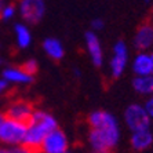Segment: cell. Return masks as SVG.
<instances>
[{
  "label": "cell",
  "instance_id": "1",
  "mask_svg": "<svg viewBox=\"0 0 153 153\" xmlns=\"http://www.w3.org/2000/svg\"><path fill=\"white\" fill-rule=\"evenodd\" d=\"M88 143L94 152L114 149L120 141V124L114 114L108 111H94L88 114Z\"/></svg>",
  "mask_w": 153,
  "mask_h": 153
},
{
  "label": "cell",
  "instance_id": "2",
  "mask_svg": "<svg viewBox=\"0 0 153 153\" xmlns=\"http://www.w3.org/2000/svg\"><path fill=\"white\" fill-rule=\"evenodd\" d=\"M58 127V121L51 113L42 109H35L30 119L26 121V134L24 145L37 150L43 139Z\"/></svg>",
  "mask_w": 153,
  "mask_h": 153
},
{
  "label": "cell",
  "instance_id": "3",
  "mask_svg": "<svg viewBox=\"0 0 153 153\" xmlns=\"http://www.w3.org/2000/svg\"><path fill=\"white\" fill-rule=\"evenodd\" d=\"M26 123L4 116L0 124V143L7 148L22 145L25 141Z\"/></svg>",
  "mask_w": 153,
  "mask_h": 153
},
{
  "label": "cell",
  "instance_id": "4",
  "mask_svg": "<svg viewBox=\"0 0 153 153\" xmlns=\"http://www.w3.org/2000/svg\"><path fill=\"white\" fill-rule=\"evenodd\" d=\"M152 119L146 112L145 106L141 103H131L124 111V123L130 131L149 128Z\"/></svg>",
  "mask_w": 153,
  "mask_h": 153
},
{
  "label": "cell",
  "instance_id": "5",
  "mask_svg": "<svg viewBox=\"0 0 153 153\" xmlns=\"http://www.w3.org/2000/svg\"><path fill=\"white\" fill-rule=\"evenodd\" d=\"M128 59H130V53L126 42L117 40L112 47V58L109 61V72L111 76L114 79L120 77L127 69Z\"/></svg>",
  "mask_w": 153,
  "mask_h": 153
},
{
  "label": "cell",
  "instance_id": "6",
  "mask_svg": "<svg viewBox=\"0 0 153 153\" xmlns=\"http://www.w3.org/2000/svg\"><path fill=\"white\" fill-rule=\"evenodd\" d=\"M18 14L26 24H39L46 14L44 0H19L17 6Z\"/></svg>",
  "mask_w": 153,
  "mask_h": 153
},
{
  "label": "cell",
  "instance_id": "7",
  "mask_svg": "<svg viewBox=\"0 0 153 153\" xmlns=\"http://www.w3.org/2000/svg\"><path fill=\"white\" fill-rule=\"evenodd\" d=\"M69 150V138L62 130L55 128L40 143L37 152L40 153H66Z\"/></svg>",
  "mask_w": 153,
  "mask_h": 153
},
{
  "label": "cell",
  "instance_id": "8",
  "mask_svg": "<svg viewBox=\"0 0 153 153\" xmlns=\"http://www.w3.org/2000/svg\"><path fill=\"white\" fill-rule=\"evenodd\" d=\"M84 46H85V50H87V54H88L93 65L97 66V68H101L103 65V61H105V55H103L102 43H101L97 32H93V30L85 32Z\"/></svg>",
  "mask_w": 153,
  "mask_h": 153
},
{
  "label": "cell",
  "instance_id": "9",
  "mask_svg": "<svg viewBox=\"0 0 153 153\" xmlns=\"http://www.w3.org/2000/svg\"><path fill=\"white\" fill-rule=\"evenodd\" d=\"M35 112V108L29 101L26 100H15L10 103L6 109V113L4 116L10 119H14V120H19V121H26L30 119L32 113Z\"/></svg>",
  "mask_w": 153,
  "mask_h": 153
},
{
  "label": "cell",
  "instance_id": "10",
  "mask_svg": "<svg viewBox=\"0 0 153 153\" xmlns=\"http://www.w3.org/2000/svg\"><path fill=\"white\" fill-rule=\"evenodd\" d=\"M132 43L138 51H149L153 47V22H145L139 26Z\"/></svg>",
  "mask_w": 153,
  "mask_h": 153
},
{
  "label": "cell",
  "instance_id": "11",
  "mask_svg": "<svg viewBox=\"0 0 153 153\" xmlns=\"http://www.w3.org/2000/svg\"><path fill=\"white\" fill-rule=\"evenodd\" d=\"M131 69L135 76L153 75V55L150 51H138L131 62Z\"/></svg>",
  "mask_w": 153,
  "mask_h": 153
},
{
  "label": "cell",
  "instance_id": "12",
  "mask_svg": "<svg viewBox=\"0 0 153 153\" xmlns=\"http://www.w3.org/2000/svg\"><path fill=\"white\" fill-rule=\"evenodd\" d=\"M1 77L8 83V84H17V85H25L30 84L33 82L35 76L26 73L22 66H7L1 72Z\"/></svg>",
  "mask_w": 153,
  "mask_h": 153
},
{
  "label": "cell",
  "instance_id": "13",
  "mask_svg": "<svg viewBox=\"0 0 153 153\" xmlns=\"http://www.w3.org/2000/svg\"><path fill=\"white\" fill-rule=\"evenodd\" d=\"M153 143V134L150 128H142V130H135L131 131L130 135V145L137 152H143L149 149Z\"/></svg>",
  "mask_w": 153,
  "mask_h": 153
},
{
  "label": "cell",
  "instance_id": "14",
  "mask_svg": "<svg viewBox=\"0 0 153 153\" xmlns=\"http://www.w3.org/2000/svg\"><path fill=\"white\" fill-rule=\"evenodd\" d=\"M42 47L47 57L53 61H61L65 55L64 44L57 37H47V39H44L42 43Z\"/></svg>",
  "mask_w": 153,
  "mask_h": 153
},
{
  "label": "cell",
  "instance_id": "15",
  "mask_svg": "<svg viewBox=\"0 0 153 153\" xmlns=\"http://www.w3.org/2000/svg\"><path fill=\"white\" fill-rule=\"evenodd\" d=\"M14 36H15V43L21 50L28 48L32 44V32L26 24L18 22L14 25Z\"/></svg>",
  "mask_w": 153,
  "mask_h": 153
},
{
  "label": "cell",
  "instance_id": "16",
  "mask_svg": "<svg viewBox=\"0 0 153 153\" xmlns=\"http://www.w3.org/2000/svg\"><path fill=\"white\" fill-rule=\"evenodd\" d=\"M132 88L137 94L143 97H150L153 94V75L135 76L132 79Z\"/></svg>",
  "mask_w": 153,
  "mask_h": 153
},
{
  "label": "cell",
  "instance_id": "17",
  "mask_svg": "<svg viewBox=\"0 0 153 153\" xmlns=\"http://www.w3.org/2000/svg\"><path fill=\"white\" fill-rule=\"evenodd\" d=\"M17 7L14 4H3V7L0 10V18L3 21H11L17 14Z\"/></svg>",
  "mask_w": 153,
  "mask_h": 153
},
{
  "label": "cell",
  "instance_id": "18",
  "mask_svg": "<svg viewBox=\"0 0 153 153\" xmlns=\"http://www.w3.org/2000/svg\"><path fill=\"white\" fill-rule=\"evenodd\" d=\"M21 66L26 73H29V75H32V76H35L36 73H37V71H39V62H37L36 59H33V58L26 59Z\"/></svg>",
  "mask_w": 153,
  "mask_h": 153
},
{
  "label": "cell",
  "instance_id": "19",
  "mask_svg": "<svg viewBox=\"0 0 153 153\" xmlns=\"http://www.w3.org/2000/svg\"><path fill=\"white\" fill-rule=\"evenodd\" d=\"M10 153H37V150L32 149L26 145H17V146H11L10 148Z\"/></svg>",
  "mask_w": 153,
  "mask_h": 153
},
{
  "label": "cell",
  "instance_id": "20",
  "mask_svg": "<svg viewBox=\"0 0 153 153\" xmlns=\"http://www.w3.org/2000/svg\"><path fill=\"white\" fill-rule=\"evenodd\" d=\"M103 26H105V22L101 19V18H94L93 21H91V29H93V32H100L102 30Z\"/></svg>",
  "mask_w": 153,
  "mask_h": 153
},
{
  "label": "cell",
  "instance_id": "21",
  "mask_svg": "<svg viewBox=\"0 0 153 153\" xmlns=\"http://www.w3.org/2000/svg\"><path fill=\"white\" fill-rule=\"evenodd\" d=\"M143 106H145L146 112H148V114H149V117L153 119V95H150L149 98L145 101Z\"/></svg>",
  "mask_w": 153,
  "mask_h": 153
},
{
  "label": "cell",
  "instance_id": "22",
  "mask_svg": "<svg viewBox=\"0 0 153 153\" xmlns=\"http://www.w3.org/2000/svg\"><path fill=\"white\" fill-rule=\"evenodd\" d=\"M8 85H10V84H8V83L6 82L3 77H0V95H3V94L7 91V90H8Z\"/></svg>",
  "mask_w": 153,
  "mask_h": 153
},
{
  "label": "cell",
  "instance_id": "23",
  "mask_svg": "<svg viewBox=\"0 0 153 153\" xmlns=\"http://www.w3.org/2000/svg\"><path fill=\"white\" fill-rule=\"evenodd\" d=\"M0 153H10V148L1 145V146H0Z\"/></svg>",
  "mask_w": 153,
  "mask_h": 153
},
{
  "label": "cell",
  "instance_id": "24",
  "mask_svg": "<svg viewBox=\"0 0 153 153\" xmlns=\"http://www.w3.org/2000/svg\"><path fill=\"white\" fill-rule=\"evenodd\" d=\"M94 153H111L109 150H98V152H94Z\"/></svg>",
  "mask_w": 153,
  "mask_h": 153
},
{
  "label": "cell",
  "instance_id": "25",
  "mask_svg": "<svg viewBox=\"0 0 153 153\" xmlns=\"http://www.w3.org/2000/svg\"><path fill=\"white\" fill-rule=\"evenodd\" d=\"M75 76L77 77V76H80V71H77V69H75Z\"/></svg>",
  "mask_w": 153,
  "mask_h": 153
},
{
  "label": "cell",
  "instance_id": "26",
  "mask_svg": "<svg viewBox=\"0 0 153 153\" xmlns=\"http://www.w3.org/2000/svg\"><path fill=\"white\" fill-rule=\"evenodd\" d=\"M3 119H4V114H3V113H0V124H1V121H3Z\"/></svg>",
  "mask_w": 153,
  "mask_h": 153
},
{
  "label": "cell",
  "instance_id": "27",
  "mask_svg": "<svg viewBox=\"0 0 153 153\" xmlns=\"http://www.w3.org/2000/svg\"><path fill=\"white\" fill-rule=\"evenodd\" d=\"M1 7H3V0H0V10H1Z\"/></svg>",
  "mask_w": 153,
  "mask_h": 153
},
{
  "label": "cell",
  "instance_id": "28",
  "mask_svg": "<svg viewBox=\"0 0 153 153\" xmlns=\"http://www.w3.org/2000/svg\"><path fill=\"white\" fill-rule=\"evenodd\" d=\"M0 65H1V58H0Z\"/></svg>",
  "mask_w": 153,
  "mask_h": 153
},
{
  "label": "cell",
  "instance_id": "29",
  "mask_svg": "<svg viewBox=\"0 0 153 153\" xmlns=\"http://www.w3.org/2000/svg\"><path fill=\"white\" fill-rule=\"evenodd\" d=\"M66 153H71V152H69V150H68V152H66Z\"/></svg>",
  "mask_w": 153,
  "mask_h": 153
},
{
  "label": "cell",
  "instance_id": "30",
  "mask_svg": "<svg viewBox=\"0 0 153 153\" xmlns=\"http://www.w3.org/2000/svg\"><path fill=\"white\" fill-rule=\"evenodd\" d=\"M152 55H153V53H152Z\"/></svg>",
  "mask_w": 153,
  "mask_h": 153
},
{
  "label": "cell",
  "instance_id": "31",
  "mask_svg": "<svg viewBox=\"0 0 153 153\" xmlns=\"http://www.w3.org/2000/svg\"><path fill=\"white\" fill-rule=\"evenodd\" d=\"M152 95H153V94H152Z\"/></svg>",
  "mask_w": 153,
  "mask_h": 153
}]
</instances>
